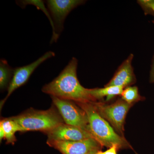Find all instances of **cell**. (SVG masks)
Returning a JSON list of instances; mask_svg holds the SVG:
<instances>
[{"instance_id":"cell-1","label":"cell","mask_w":154,"mask_h":154,"mask_svg":"<svg viewBox=\"0 0 154 154\" xmlns=\"http://www.w3.org/2000/svg\"><path fill=\"white\" fill-rule=\"evenodd\" d=\"M77 67L78 60L72 57L57 77L43 86L42 92L75 103L97 102L91 95V89L84 88L80 84L77 77Z\"/></svg>"},{"instance_id":"cell-2","label":"cell","mask_w":154,"mask_h":154,"mask_svg":"<svg viewBox=\"0 0 154 154\" xmlns=\"http://www.w3.org/2000/svg\"><path fill=\"white\" fill-rule=\"evenodd\" d=\"M76 104L85 112L89 121V132L102 146L110 148L115 145L118 149L133 150L126 139L116 132L108 122L98 113L92 102Z\"/></svg>"},{"instance_id":"cell-3","label":"cell","mask_w":154,"mask_h":154,"mask_svg":"<svg viewBox=\"0 0 154 154\" xmlns=\"http://www.w3.org/2000/svg\"><path fill=\"white\" fill-rule=\"evenodd\" d=\"M10 118L19 125L21 132L37 131L47 134L57 127L65 123L54 105L47 110L30 108L19 115Z\"/></svg>"},{"instance_id":"cell-4","label":"cell","mask_w":154,"mask_h":154,"mask_svg":"<svg viewBox=\"0 0 154 154\" xmlns=\"http://www.w3.org/2000/svg\"><path fill=\"white\" fill-rule=\"evenodd\" d=\"M92 103L100 116L112 125L117 133L123 135L125 118L132 105L122 99H118L110 105L102 102Z\"/></svg>"},{"instance_id":"cell-5","label":"cell","mask_w":154,"mask_h":154,"mask_svg":"<svg viewBox=\"0 0 154 154\" xmlns=\"http://www.w3.org/2000/svg\"><path fill=\"white\" fill-rule=\"evenodd\" d=\"M46 2L54 28L51 42H56L59 33L63 30L64 22L68 14L85 2L81 0H48Z\"/></svg>"},{"instance_id":"cell-6","label":"cell","mask_w":154,"mask_h":154,"mask_svg":"<svg viewBox=\"0 0 154 154\" xmlns=\"http://www.w3.org/2000/svg\"><path fill=\"white\" fill-rule=\"evenodd\" d=\"M52 103L60 113L66 124L78 127L89 132L88 116L82 108L74 102L51 96Z\"/></svg>"},{"instance_id":"cell-7","label":"cell","mask_w":154,"mask_h":154,"mask_svg":"<svg viewBox=\"0 0 154 154\" xmlns=\"http://www.w3.org/2000/svg\"><path fill=\"white\" fill-rule=\"evenodd\" d=\"M46 143L62 154H96L102 147L93 138L75 141L48 139Z\"/></svg>"},{"instance_id":"cell-8","label":"cell","mask_w":154,"mask_h":154,"mask_svg":"<svg viewBox=\"0 0 154 154\" xmlns=\"http://www.w3.org/2000/svg\"><path fill=\"white\" fill-rule=\"evenodd\" d=\"M55 53L52 51H48L32 63L22 67L14 69V75L8 88L7 96L1 102L0 108H2L8 98L15 90L25 85L30 79V76L39 65L45 60L55 56Z\"/></svg>"},{"instance_id":"cell-9","label":"cell","mask_w":154,"mask_h":154,"mask_svg":"<svg viewBox=\"0 0 154 154\" xmlns=\"http://www.w3.org/2000/svg\"><path fill=\"white\" fill-rule=\"evenodd\" d=\"M48 139L75 141L93 138L90 132L78 127L63 123L48 132Z\"/></svg>"},{"instance_id":"cell-10","label":"cell","mask_w":154,"mask_h":154,"mask_svg":"<svg viewBox=\"0 0 154 154\" xmlns=\"http://www.w3.org/2000/svg\"><path fill=\"white\" fill-rule=\"evenodd\" d=\"M134 56L131 54L121 64L109 82L105 87L122 86L124 88L135 82L136 78L132 66Z\"/></svg>"},{"instance_id":"cell-11","label":"cell","mask_w":154,"mask_h":154,"mask_svg":"<svg viewBox=\"0 0 154 154\" xmlns=\"http://www.w3.org/2000/svg\"><path fill=\"white\" fill-rule=\"evenodd\" d=\"M124 88L122 86H108L102 88L91 89V94L96 101L106 97V101H109L113 97L121 95Z\"/></svg>"},{"instance_id":"cell-12","label":"cell","mask_w":154,"mask_h":154,"mask_svg":"<svg viewBox=\"0 0 154 154\" xmlns=\"http://www.w3.org/2000/svg\"><path fill=\"white\" fill-rule=\"evenodd\" d=\"M0 127L2 128L5 134V139L7 144L14 145L17 141L15 134L20 132V129L17 123L10 117L4 118L0 121Z\"/></svg>"},{"instance_id":"cell-13","label":"cell","mask_w":154,"mask_h":154,"mask_svg":"<svg viewBox=\"0 0 154 154\" xmlns=\"http://www.w3.org/2000/svg\"><path fill=\"white\" fill-rule=\"evenodd\" d=\"M14 69L12 68L5 59L0 60V88L1 91L8 89L14 75Z\"/></svg>"},{"instance_id":"cell-14","label":"cell","mask_w":154,"mask_h":154,"mask_svg":"<svg viewBox=\"0 0 154 154\" xmlns=\"http://www.w3.org/2000/svg\"><path fill=\"white\" fill-rule=\"evenodd\" d=\"M121 96L122 99L131 105L144 99L140 95L138 89L136 86H129L125 88Z\"/></svg>"},{"instance_id":"cell-15","label":"cell","mask_w":154,"mask_h":154,"mask_svg":"<svg viewBox=\"0 0 154 154\" xmlns=\"http://www.w3.org/2000/svg\"><path fill=\"white\" fill-rule=\"evenodd\" d=\"M138 3L143 9L146 14H154V0L139 1Z\"/></svg>"},{"instance_id":"cell-16","label":"cell","mask_w":154,"mask_h":154,"mask_svg":"<svg viewBox=\"0 0 154 154\" xmlns=\"http://www.w3.org/2000/svg\"><path fill=\"white\" fill-rule=\"evenodd\" d=\"M118 149L117 146L114 145L105 152H102L100 150L96 154H117V150Z\"/></svg>"},{"instance_id":"cell-17","label":"cell","mask_w":154,"mask_h":154,"mask_svg":"<svg viewBox=\"0 0 154 154\" xmlns=\"http://www.w3.org/2000/svg\"><path fill=\"white\" fill-rule=\"evenodd\" d=\"M150 82L151 83H154V56L150 74Z\"/></svg>"},{"instance_id":"cell-18","label":"cell","mask_w":154,"mask_h":154,"mask_svg":"<svg viewBox=\"0 0 154 154\" xmlns=\"http://www.w3.org/2000/svg\"><path fill=\"white\" fill-rule=\"evenodd\" d=\"M97 154V153H96V154Z\"/></svg>"}]
</instances>
